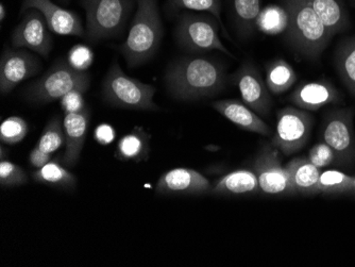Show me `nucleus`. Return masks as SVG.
<instances>
[{"mask_svg":"<svg viewBox=\"0 0 355 267\" xmlns=\"http://www.w3.org/2000/svg\"><path fill=\"white\" fill-rule=\"evenodd\" d=\"M228 78L220 60L193 55L173 62L165 83L173 98L193 101L216 96L227 87Z\"/></svg>","mask_w":355,"mask_h":267,"instance_id":"1","label":"nucleus"},{"mask_svg":"<svg viewBox=\"0 0 355 267\" xmlns=\"http://www.w3.org/2000/svg\"><path fill=\"white\" fill-rule=\"evenodd\" d=\"M287 15L286 37L298 55L318 62L332 37L308 0H283Z\"/></svg>","mask_w":355,"mask_h":267,"instance_id":"2","label":"nucleus"},{"mask_svg":"<svg viewBox=\"0 0 355 267\" xmlns=\"http://www.w3.org/2000/svg\"><path fill=\"white\" fill-rule=\"evenodd\" d=\"M137 13L125 43L119 51L129 67H137L153 59L163 39V24L157 0H135Z\"/></svg>","mask_w":355,"mask_h":267,"instance_id":"3","label":"nucleus"},{"mask_svg":"<svg viewBox=\"0 0 355 267\" xmlns=\"http://www.w3.org/2000/svg\"><path fill=\"white\" fill-rule=\"evenodd\" d=\"M91 85L87 71H79L67 60L59 59L41 78L26 89V101L33 105H47L59 101L69 92H87Z\"/></svg>","mask_w":355,"mask_h":267,"instance_id":"4","label":"nucleus"},{"mask_svg":"<svg viewBox=\"0 0 355 267\" xmlns=\"http://www.w3.org/2000/svg\"><path fill=\"white\" fill-rule=\"evenodd\" d=\"M155 87L125 75L117 62L110 67L103 83V98L107 105L123 109L159 111L153 101Z\"/></svg>","mask_w":355,"mask_h":267,"instance_id":"5","label":"nucleus"},{"mask_svg":"<svg viewBox=\"0 0 355 267\" xmlns=\"http://www.w3.org/2000/svg\"><path fill=\"white\" fill-rule=\"evenodd\" d=\"M135 0H81L87 12L85 39L92 43L117 37L130 17Z\"/></svg>","mask_w":355,"mask_h":267,"instance_id":"6","label":"nucleus"},{"mask_svg":"<svg viewBox=\"0 0 355 267\" xmlns=\"http://www.w3.org/2000/svg\"><path fill=\"white\" fill-rule=\"evenodd\" d=\"M175 41L191 55L218 51L234 58L219 37L218 21L207 14L183 13L178 19Z\"/></svg>","mask_w":355,"mask_h":267,"instance_id":"7","label":"nucleus"},{"mask_svg":"<svg viewBox=\"0 0 355 267\" xmlns=\"http://www.w3.org/2000/svg\"><path fill=\"white\" fill-rule=\"evenodd\" d=\"M354 113L353 107L329 110L321 126V139L334 150L343 167L355 164Z\"/></svg>","mask_w":355,"mask_h":267,"instance_id":"8","label":"nucleus"},{"mask_svg":"<svg viewBox=\"0 0 355 267\" xmlns=\"http://www.w3.org/2000/svg\"><path fill=\"white\" fill-rule=\"evenodd\" d=\"M314 126V117L309 111L286 107L277 112L276 133L271 144L284 155H294L308 144Z\"/></svg>","mask_w":355,"mask_h":267,"instance_id":"9","label":"nucleus"},{"mask_svg":"<svg viewBox=\"0 0 355 267\" xmlns=\"http://www.w3.org/2000/svg\"><path fill=\"white\" fill-rule=\"evenodd\" d=\"M253 171L257 175L260 194L288 196L293 194L288 173L283 166L281 153L271 143H264L255 157Z\"/></svg>","mask_w":355,"mask_h":267,"instance_id":"10","label":"nucleus"},{"mask_svg":"<svg viewBox=\"0 0 355 267\" xmlns=\"http://www.w3.org/2000/svg\"><path fill=\"white\" fill-rule=\"evenodd\" d=\"M230 78L241 93V101L260 117H267L272 107V98L266 81L263 79L254 63L243 62Z\"/></svg>","mask_w":355,"mask_h":267,"instance_id":"11","label":"nucleus"},{"mask_svg":"<svg viewBox=\"0 0 355 267\" xmlns=\"http://www.w3.org/2000/svg\"><path fill=\"white\" fill-rule=\"evenodd\" d=\"M12 45L15 49H27L47 58L53 49V37L43 14L37 9L24 13L23 19L14 29Z\"/></svg>","mask_w":355,"mask_h":267,"instance_id":"12","label":"nucleus"},{"mask_svg":"<svg viewBox=\"0 0 355 267\" xmlns=\"http://www.w3.org/2000/svg\"><path fill=\"white\" fill-rule=\"evenodd\" d=\"M40 60L25 49H6L0 59V93L8 95L15 87L37 75Z\"/></svg>","mask_w":355,"mask_h":267,"instance_id":"13","label":"nucleus"},{"mask_svg":"<svg viewBox=\"0 0 355 267\" xmlns=\"http://www.w3.org/2000/svg\"><path fill=\"white\" fill-rule=\"evenodd\" d=\"M212 184L199 171L191 169H171L159 177L155 192L168 196L209 194Z\"/></svg>","mask_w":355,"mask_h":267,"instance_id":"14","label":"nucleus"},{"mask_svg":"<svg viewBox=\"0 0 355 267\" xmlns=\"http://www.w3.org/2000/svg\"><path fill=\"white\" fill-rule=\"evenodd\" d=\"M29 9H37L43 14L51 33L59 35L85 37L83 21L75 12L63 9L51 0H24L21 13Z\"/></svg>","mask_w":355,"mask_h":267,"instance_id":"15","label":"nucleus"},{"mask_svg":"<svg viewBox=\"0 0 355 267\" xmlns=\"http://www.w3.org/2000/svg\"><path fill=\"white\" fill-rule=\"evenodd\" d=\"M289 103L305 111H317L329 105H342L344 95L330 81H312L299 85L288 97Z\"/></svg>","mask_w":355,"mask_h":267,"instance_id":"16","label":"nucleus"},{"mask_svg":"<svg viewBox=\"0 0 355 267\" xmlns=\"http://www.w3.org/2000/svg\"><path fill=\"white\" fill-rule=\"evenodd\" d=\"M91 112L89 107H83L79 112L69 113L63 119L65 151L62 162L67 167H73L79 161L89 131Z\"/></svg>","mask_w":355,"mask_h":267,"instance_id":"17","label":"nucleus"},{"mask_svg":"<svg viewBox=\"0 0 355 267\" xmlns=\"http://www.w3.org/2000/svg\"><path fill=\"white\" fill-rule=\"evenodd\" d=\"M213 109L219 114L236 125L241 130L269 137L271 129L244 101L237 99H223L212 103Z\"/></svg>","mask_w":355,"mask_h":267,"instance_id":"18","label":"nucleus"},{"mask_svg":"<svg viewBox=\"0 0 355 267\" xmlns=\"http://www.w3.org/2000/svg\"><path fill=\"white\" fill-rule=\"evenodd\" d=\"M260 193V187L254 171L236 169L217 179L209 194L214 196H248Z\"/></svg>","mask_w":355,"mask_h":267,"instance_id":"19","label":"nucleus"},{"mask_svg":"<svg viewBox=\"0 0 355 267\" xmlns=\"http://www.w3.org/2000/svg\"><path fill=\"white\" fill-rule=\"evenodd\" d=\"M285 169L288 173L293 194L304 196H316L320 194L318 181L321 169L315 166L308 158L299 157L293 159L285 165Z\"/></svg>","mask_w":355,"mask_h":267,"instance_id":"20","label":"nucleus"},{"mask_svg":"<svg viewBox=\"0 0 355 267\" xmlns=\"http://www.w3.org/2000/svg\"><path fill=\"white\" fill-rule=\"evenodd\" d=\"M331 37L345 33L351 26L350 15L344 0H308Z\"/></svg>","mask_w":355,"mask_h":267,"instance_id":"21","label":"nucleus"},{"mask_svg":"<svg viewBox=\"0 0 355 267\" xmlns=\"http://www.w3.org/2000/svg\"><path fill=\"white\" fill-rule=\"evenodd\" d=\"M151 135L143 127H135L123 135L115 149V158L123 162L139 163L147 161L150 155Z\"/></svg>","mask_w":355,"mask_h":267,"instance_id":"22","label":"nucleus"},{"mask_svg":"<svg viewBox=\"0 0 355 267\" xmlns=\"http://www.w3.org/2000/svg\"><path fill=\"white\" fill-rule=\"evenodd\" d=\"M261 12L262 0H231V17L241 39H248L254 33Z\"/></svg>","mask_w":355,"mask_h":267,"instance_id":"23","label":"nucleus"},{"mask_svg":"<svg viewBox=\"0 0 355 267\" xmlns=\"http://www.w3.org/2000/svg\"><path fill=\"white\" fill-rule=\"evenodd\" d=\"M334 63L343 85L355 97V35L346 37L337 46Z\"/></svg>","mask_w":355,"mask_h":267,"instance_id":"24","label":"nucleus"},{"mask_svg":"<svg viewBox=\"0 0 355 267\" xmlns=\"http://www.w3.org/2000/svg\"><path fill=\"white\" fill-rule=\"evenodd\" d=\"M62 163V157L51 160L41 169H37L32 174V178L35 182L51 185L61 190H73L77 185V178Z\"/></svg>","mask_w":355,"mask_h":267,"instance_id":"25","label":"nucleus"},{"mask_svg":"<svg viewBox=\"0 0 355 267\" xmlns=\"http://www.w3.org/2000/svg\"><path fill=\"white\" fill-rule=\"evenodd\" d=\"M265 81L272 95H281L296 83L297 74L288 62L276 59L267 64Z\"/></svg>","mask_w":355,"mask_h":267,"instance_id":"26","label":"nucleus"},{"mask_svg":"<svg viewBox=\"0 0 355 267\" xmlns=\"http://www.w3.org/2000/svg\"><path fill=\"white\" fill-rule=\"evenodd\" d=\"M352 177L337 169H326L319 176L318 190L324 195H350Z\"/></svg>","mask_w":355,"mask_h":267,"instance_id":"27","label":"nucleus"},{"mask_svg":"<svg viewBox=\"0 0 355 267\" xmlns=\"http://www.w3.org/2000/svg\"><path fill=\"white\" fill-rule=\"evenodd\" d=\"M64 144H65V135H64L63 119L57 115L48 121L35 146L39 147L44 153L53 155Z\"/></svg>","mask_w":355,"mask_h":267,"instance_id":"28","label":"nucleus"},{"mask_svg":"<svg viewBox=\"0 0 355 267\" xmlns=\"http://www.w3.org/2000/svg\"><path fill=\"white\" fill-rule=\"evenodd\" d=\"M181 10H191V11L207 12L212 14L219 21L220 27L225 30L221 21V1L220 0H167V13L175 14Z\"/></svg>","mask_w":355,"mask_h":267,"instance_id":"29","label":"nucleus"},{"mask_svg":"<svg viewBox=\"0 0 355 267\" xmlns=\"http://www.w3.org/2000/svg\"><path fill=\"white\" fill-rule=\"evenodd\" d=\"M257 27L268 35H276L287 27V15L284 8L269 7L261 12Z\"/></svg>","mask_w":355,"mask_h":267,"instance_id":"30","label":"nucleus"},{"mask_svg":"<svg viewBox=\"0 0 355 267\" xmlns=\"http://www.w3.org/2000/svg\"><path fill=\"white\" fill-rule=\"evenodd\" d=\"M28 130L25 119L19 117H9L0 126V139L3 144H17L25 139Z\"/></svg>","mask_w":355,"mask_h":267,"instance_id":"31","label":"nucleus"},{"mask_svg":"<svg viewBox=\"0 0 355 267\" xmlns=\"http://www.w3.org/2000/svg\"><path fill=\"white\" fill-rule=\"evenodd\" d=\"M28 182L26 171L15 163L0 161V185L1 187H21Z\"/></svg>","mask_w":355,"mask_h":267,"instance_id":"32","label":"nucleus"},{"mask_svg":"<svg viewBox=\"0 0 355 267\" xmlns=\"http://www.w3.org/2000/svg\"><path fill=\"white\" fill-rule=\"evenodd\" d=\"M308 159L319 169L333 166V165L340 166L336 153L324 141L317 143L310 149Z\"/></svg>","mask_w":355,"mask_h":267,"instance_id":"33","label":"nucleus"},{"mask_svg":"<svg viewBox=\"0 0 355 267\" xmlns=\"http://www.w3.org/2000/svg\"><path fill=\"white\" fill-rule=\"evenodd\" d=\"M93 51L85 45L73 46L67 57L69 64L79 71H87L93 64Z\"/></svg>","mask_w":355,"mask_h":267,"instance_id":"34","label":"nucleus"},{"mask_svg":"<svg viewBox=\"0 0 355 267\" xmlns=\"http://www.w3.org/2000/svg\"><path fill=\"white\" fill-rule=\"evenodd\" d=\"M85 92L75 89L69 92L65 96L60 99L61 101V109L64 114L69 113L79 112L80 110L85 107Z\"/></svg>","mask_w":355,"mask_h":267,"instance_id":"35","label":"nucleus"},{"mask_svg":"<svg viewBox=\"0 0 355 267\" xmlns=\"http://www.w3.org/2000/svg\"><path fill=\"white\" fill-rule=\"evenodd\" d=\"M94 137H95L96 142L103 146H107L111 143L114 142L115 137H116V131L109 123H101V125L96 127L94 131Z\"/></svg>","mask_w":355,"mask_h":267,"instance_id":"36","label":"nucleus"},{"mask_svg":"<svg viewBox=\"0 0 355 267\" xmlns=\"http://www.w3.org/2000/svg\"><path fill=\"white\" fill-rule=\"evenodd\" d=\"M51 158H53V155L44 153L39 147L35 146L30 151L29 163L32 167L39 169L47 164L48 162H51Z\"/></svg>","mask_w":355,"mask_h":267,"instance_id":"37","label":"nucleus"},{"mask_svg":"<svg viewBox=\"0 0 355 267\" xmlns=\"http://www.w3.org/2000/svg\"><path fill=\"white\" fill-rule=\"evenodd\" d=\"M6 13H7V10H6L5 5H3V3H0V21H5Z\"/></svg>","mask_w":355,"mask_h":267,"instance_id":"38","label":"nucleus"},{"mask_svg":"<svg viewBox=\"0 0 355 267\" xmlns=\"http://www.w3.org/2000/svg\"><path fill=\"white\" fill-rule=\"evenodd\" d=\"M350 195L355 196V176L352 177V187H351Z\"/></svg>","mask_w":355,"mask_h":267,"instance_id":"39","label":"nucleus"},{"mask_svg":"<svg viewBox=\"0 0 355 267\" xmlns=\"http://www.w3.org/2000/svg\"><path fill=\"white\" fill-rule=\"evenodd\" d=\"M0 150H1V160H3V158H5V155H6L5 147L1 146V148H0Z\"/></svg>","mask_w":355,"mask_h":267,"instance_id":"40","label":"nucleus"},{"mask_svg":"<svg viewBox=\"0 0 355 267\" xmlns=\"http://www.w3.org/2000/svg\"><path fill=\"white\" fill-rule=\"evenodd\" d=\"M62 3H69V0H60Z\"/></svg>","mask_w":355,"mask_h":267,"instance_id":"41","label":"nucleus"},{"mask_svg":"<svg viewBox=\"0 0 355 267\" xmlns=\"http://www.w3.org/2000/svg\"><path fill=\"white\" fill-rule=\"evenodd\" d=\"M353 3H354V5H355V0H353Z\"/></svg>","mask_w":355,"mask_h":267,"instance_id":"42","label":"nucleus"}]
</instances>
